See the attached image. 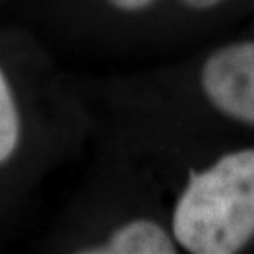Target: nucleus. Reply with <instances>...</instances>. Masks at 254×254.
<instances>
[{"instance_id":"7ed1b4c3","label":"nucleus","mask_w":254,"mask_h":254,"mask_svg":"<svg viewBox=\"0 0 254 254\" xmlns=\"http://www.w3.org/2000/svg\"><path fill=\"white\" fill-rule=\"evenodd\" d=\"M179 250L172 231L154 220H132L118 228L104 245L84 253L94 254H174Z\"/></svg>"},{"instance_id":"f257e3e1","label":"nucleus","mask_w":254,"mask_h":254,"mask_svg":"<svg viewBox=\"0 0 254 254\" xmlns=\"http://www.w3.org/2000/svg\"><path fill=\"white\" fill-rule=\"evenodd\" d=\"M170 231L191 254H233L254 240V145L193 174L179 193Z\"/></svg>"},{"instance_id":"39448f33","label":"nucleus","mask_w":254,"mask_h":254,"mask_svg":"<svg viewBox=\"0 0 254 254\" xmlns=\"http://www.w3.org/2000/svg\"><path fill=\"white\" fill-rule=\"evenodd\" d=\"M108 2L121 12H140L154 5L157 0H108Z\"/></svg>"},{"instance_id":"20e7f679","label":"nucleus","mask_w":254,"mask_h":254,"mask_svg":"<svg viewBox=\"0 0 254 254\" xmlns=\"http://www.w3.org/2000/svg\"><path fill=\"white\" fill-rule=\"evenodd\" d=\"M20 121L12 91L0 69V164L10 159L18 144Z\"/></svg>"},{"instance_id":"f03ea898","label":"nucleus","mask_w":254,"mask_h":254,"mask_svg":"<svg viewBox=\"0 0 254 254\" xmlns=\"http://www.w3.org/2000/svg\"><path fill=\"white\" fill-rule=\"evenodd\" d=\"M206 103L236 124L254 127V40L213 50L198 73Z\"/></svg>"},{"instance_id":"423d86ee","label":"nucleus","mask_w":254,"mask_h":254,"mask_svg":"<svg viewBox=\"0 0 254 254\" xmlns=\"http://www.w3.org/2000/svg\"><path fill=\"white\" fill-rule=\"evenodd\" d=\"M191 10H213L221 7L228 0H182Z\"/></svg>"}]
</instances>
